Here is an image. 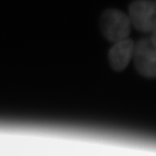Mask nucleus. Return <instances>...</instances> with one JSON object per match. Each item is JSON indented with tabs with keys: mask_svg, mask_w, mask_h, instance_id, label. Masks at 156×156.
I'll list each match as a JSON object with an SVG mask.
<instances>
[{
	"mask_svg": "<svg viewBox=\"0 0 156 156\" xmlns=\"http://www.w3.org/2000/svg\"><path fill=\"white\" fill-rule=\"evenodd\" d=\"M131 26L128 15L116 9L106 10L101 16V34L108 41L112 43L128 38L131 31Z\"/></svg>",
	"mask_w": 156,
	"mask_h": 156,
	"instance_id": "1",
	"label": "nucleus"
},
{
	"mask_svg": "<svg viewBox=\"0 0 156 156\" xmlns=\"http://www.w3.org/2000/svg\"><path fill=\"white\" fill-rule=\"evenodd\" d=\"M131 25L142 33L156 30V0H134L128 7Z\"/></svg>",
	"mask_w": 156,
	"mask_h": 156,
	"instance_id": "2",
	"label": "nucleus"
},
{
	"mask_svg": "<svg viewBox=\"0 0 156 156\" xmlns=\"http://www.w3.org/2000/svg\"><path fill=\"white\" fill-rule=\"evenodd\" d=\"M132 59L135 69L140 76L156 78V47L150 37L140 39L134 44Z\"/></svg>",
	"mask_w": 156,
	"mask_h": 156,
	"instance_id": "3",
	"label": "nucleus"
},
{
	"mask_svg": "<svg viewBox=\"0 0 156 156\" xmlns=\"http://www.w3.org/2000/svg\"><path fill=\"white\" fill-rule=\"evenodd\" d=\"M134 42L130 38L114 43L108 51V62L110 67L117 72L122 71L133 58Z\"/></svg>",
	"mask_w": 156,
	"mask_h": 156,
	"instance_id": "4",
	"label": "nucleus"
},
{
	"mask_svg": "<svg viewBox=\"0 0 156 156\" xmlns=\"http://www.w3.org/2000/svg\"><path fill=\"white\" fill-rule=\"evenodd\" d=\"M150 39H151V41H152V43H153L154 45L156 47V30H154V31L151 33Z\"/></svg>",
	"mask_w": 156,
	"mask_h": 156,
	"instance_id": "5",
	"label": "nucleus"
}]
</instances>
